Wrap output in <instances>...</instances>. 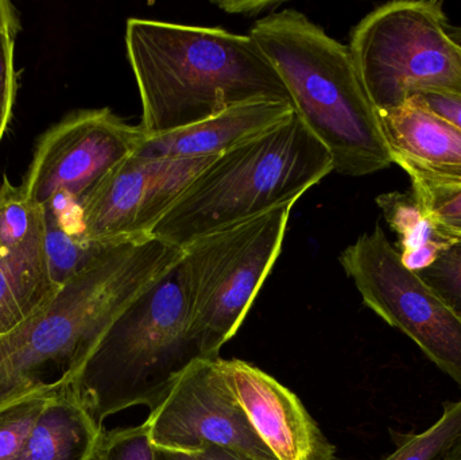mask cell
<instances>
[{"instance_id":"obj_1","label":"cell","mask_w":461,"mask_h":460,"mask_svg":"<svg viewBox=\"0 0 461 460\" xmlns=\"http://www.w3.org/2000/svg\"><path fill=\"white\" fill-rule=\"evenodd\" d=\"M183 257L156 238L105 246L27 320L0 335V408L69 388L105 329Z\"/></svg>"},{"instance_id":"obj_2","label":"cell","mask_w":461,"mask_h":460,"mask_svg":"<svg viewBox=\"0 0 461 460\" xmlns=\"http://www.w3.org/2000/svg\"><path fill=\"white\" fill-rule=\"evenodd\" d=\"M124 41L140 91V126L146 140L180 131L246 103H290L276 68L249 34L130 18Z\"/></svg>"},{"instance_id":"obj_3","label":"cell","mask_w":461,"mask_h":460,"mask_svg":"<svg viewBox=\"0 0 461 460\" xmlns=\"http://www.w3.org/2000/svg\"><path fill=\"white\" fill-rule=\"evenodd\" d=\"M249 37L270 59L298 118L332 157L333 172L363 177L393 165L348 46L300 11H273Z\"/></svg>"},{"instance_id":"obj_4","label":"cell","mask_w":461,"mask_h":460,"mask_svg":"<svg viewBox=\"0 0 461 460\" xmlns=\"http://www.w3.org/2000/svg\"><path fill=\"white\" fill-rule=\"evenodd\" d=\"M333 173L332 157L297 113L211 162L154 227L175 248L295 204Z\"/></svg>"},{"instance_id":"obj_5","label":"cell","mask_w":461,"mask_h":460,"mask_svg":"<svg viewBox=\"0 0 461 460\" xmlns=\"http://www.w3.org/2000/svg\"><path fill=\"white\" fill-rule=\"evenodd\" d=\"M203 356L181 259L105 329L69 391L103 427L105 419L129 408L153 410Z\"/></svg>"},{"instance_id":"obj_6","label":"cell","mask_w":461,"mask_h":460,"mask_svg":"<svg viewBox=\"0 0 461 460\" xmlns=\"http://www.w3.org/2000/svg\"><path fill=\"white\" fill-rule=\"evenodd\" d=\"M348 48L375 113L421 92L461 96V45L438 0L379 5L354 27Z\"/></svg>"},{"instance_id":"obj_7","label":"cell","mask_w":461,"mask_h":460,"mask_svg":"<svg viewBox=\"0 0 461 460\" xmlns=\"http://www.w3.org/2000/svg\"><path fill=\"white\" fill-rule=\"evenodd\" d=\"M293 207L282 205L184 248L192 329L203 356H221L240 329L281 254Z\"/></svg>"},{"instance_id":"obj_8","label":"cell","mask_w":461,"mask_h":460,"mask_svg":"<svg viewBox=\"0 0 461 460\" xmlns=\"http://www.w3.org/2000/svg\"><path fill=\"white\" fill-rule=\"evenodd\" d=\"M366 307L413 340L461 388V320L403 265L400 251L376 224L339 257Z\"/></svg>"},{"instance_id":"obj_9","label":"cell","mask_w":461,"mask_h":460,"mask_svg":"<svg viewBox=\"0 0 461 460\" xmlns=\"http://www.w3.org/2000/svg\"><path fill=\"white\" fill-rule=\"evenodd\" d=\"M145 140L140 126L110 108L73 111L38 140L22 192L41 208L59 192L81 200Z\"/></svg>"},{"instance_id":"obj_10","label":"cell","mask_w":461,"mask_h":460,"mask_svg":"<svg viewBox=\"0 0 461 460\" xmlns=\"http://www.w3.org/2000/svg\"><path fill=\"white\" fill-rule=\"evenodd\" d=\"M221 359H196L175 381L146 420L151 442L178 451L218 445L255 460H278L249 423Z\"/></svg>"},{"instance_id":"obj_11","label":"cell","mask_w":461,"mask_h":460,"mask_svg":"<svg viewBox=\"0 0 461 460\" xmlns=\"http://www.w3.org/2000/svg\"><path fill=\"white\" fill-rule=\"evenodd\" d=\"M215 159L132 154L80 200L86 242L105 246L151 238L165 213Z\"/></svg>"},{"instance_id":"obj_12","label":"cell","mask_w":461,"mask_h":460,"mask_svg":"<svg viewBox=\"0 0 461 460\" xmlns=\"http://www.w3.org/2000/svg\"><path fill=\"white\" fill-rule=\"evenodd\" d=\"M221 362L249 423L276 459H336V446L297 394L249 362L238 358H221Z\"/></svg>"},{"instance_id":"obj_13","label":"cell","mask_w":461,"mask_h":460,"mask_svg":"<svg viewBox=\"0 0 461 460\" xmlns=\"http://www.w3.org/2000/svg\"><path fill=\"white\" fill-rule=\"evenodd\" d=\"M376 116L393 164L411 180L461 184V131L433 113L419 95Z\"/></svg>"},{"instance_id":"obj_14","label":"cell","mask_w":461,"mask_h":460,"mask_svg":"<svg viewBox=\"0 0 461 460\" xmlns=\"http://www.w3.org/2000/svg\"><path fill=\"white\" fill-rule=\"evenodd\" d=\"M292 103L258 100L180 131L145 140L137 156L145 158H218L230 149L279 126L292 118Z\"/></svg>"},{"instance_id":"obj_15","label":"cell","mask_w":461,"mask_h":460,"mask_svg":"<svg viewBox=\"0 0 461 460\" xmlns=\"http://www.w3.org/2000/svg\"><path fill=\"white\" fill-rule=\"evenodd\" d=\"M0 258L48 300L56 292L45 254L43 210L27 202L21 186L0 184Z\"/></svg>"},{"instance_id":"obj_16","label":"cell","mask_w":461,"mask_h":460,"mask_svg":"<svg viewBox=\"0 0 461 460\" xmlns=\"http://www.w3.org/2000/svg\"><path fill=\"white\" fill-rule=\"evenodd\" d=\"M103 431L68 388L48 400L15 460H94Z\"/></svg>"},{"instance_id":"obj_17","label":"cell","mask_w":461,"mask_h":460,"mask_svg":"<svg viewBox=\"0 0 461 460\" xmlns=\"http://www.w3.org/2000/svg\"><path fill=\"white\" fill-rule=\"evenodd\" d=\"M390 229L400 237V254L403 265L420 272L457 239L428 216L413 192H390L376 197Z\"/></svg>"},{"instance_id":"obj_18","label":"cell","mask_w":461,"mask_h":460,"mask_svg":"<svg viewBox=\"0 0 461 460\" xmlns=\"http://www.w3.org/2000/svg\"><path fill=\"white\" fill-rule=\"evenodd\" d=\"M390 434L395 450L381 460H446L461 437V400L444 402L443 415L421 434Z\"/></svg>"},{"instance_id":"obj_19","label":"cell","mask_w":461,"mask_h":460,"mask_svg":"<svg viewBox=\"0 0 461 460\" xmlns=\"http://www.w3.org/2000/svg\"><path fill=\"white\" fill-rule=\"evenodd\" d=\"M42 210L49 275L53 285L59 288L73 275L80 273L108 245L78 242L59 229L46 208Z\"/></svg>"},{"instance_id":"obj_20","label":"cell","mask_w":461,"mask_h":460,"mask_svg":"<svg viewBox=\"0 0 461 460\" xmlns=\"http://www.w3.org/2000/svg\"><path fill=\"white\" fill-rule=\"evenodd\" d=\"M51 396L35 392L0 408V460H15Z\"/></svg>"},{"instance_id":"obj_21","label":"cell","mask_w":461,"mask_h":460,"mask_svg":"<svg viewBox=\"0 0 461 460\" xmlns=\"http://www.w3.org/2000/svg\"><path fill=\"white\" fill-rule=\"evenodd\" d=\"M45 302L0 258V335L13 331Z\"/></svg>"},{"instance_id":"obj_22","label":"cell","mask_w":461,"mask_h":460,"mask_svg":"<svg viewBox=\"0 0 461 460\" xmlns=\"http://www.w3.org/2000/svg\"><path fill=\"white\" fill-rule=\"evenodd\" d=\"M411 192L430 219L449 234L461 238V184L411 180Z\"/></svg>"},{"instance_id":"obj_23","label":"cell","mask_w":461,"mask_h":460,"mask_svg":"<svg viewBox=\"0 0 461 460\" xmlns=\"http://www.w3.org/2000/svg\"><path fill=\"white\" fill-rule=\"evenodd\" d=\"M417 275L461 320V238Z\"/></svg>"},{"instance_id":"obj_24","label":"cell","mask_w":461,"mask_h":460,"mask_svg":"<svg viewBox=\"0 0 461 460\" xmlns=\"http://www.w3.org/2000/svg\"><path fill=\"white\" fill-rule=\"evenodd\" d=\"M94 460H156L148 423L103 431Z\"/></svg>"},{"instance_id":"obj_25","label":"cell","mask_w":461,"mask_h":460,"mask_svg":"<svg viewBox=\"0 0 461 460\" xmlns=\"http://www.w3.org/2000/svg\"><path fill=\"white\" fill-rule=\"evenodd\" d=\"M21 22L0 24V142L10 127L16 96V72L14 67L15 38Z\"/></svg>"},{"instance_id":"obj_26","label":"cell","mask_w":461,"mask_h":460,"mask_svg":"<svg viewBox=\"0 0 461 460\" xmlns=\"http://www.w3.org/2000/svg\"><path fill=\"white\" fill-rule=\"evenodd\" d=\"M42 208H46L53 216L62 231L78 242L88 243L86 239V224L81 202L73 194L59 192L54 194Z\"/></svg>"},{"instance_id":"obj_27","label":"cell","mask_w":461,"mask_h":460,"mask_svg":"<svg viewBox=\"0 0 461 460\" xmlns=\"http://www.w3.org/2000/svg\"><path fill=\"white\" fill-rule=\"evenodd\" d=\"M156 447V446H154ZM156 460H255L238 451L218 445H205L199 450L178 451L156 447Z\"/></svg>"},{"instance_id":"obj_28","label":"cell","mask_w":461,"mask_h":460,"mask_svg":"<svg viewBox=\"0 0 461 460\" xmlns=\"http://www.w3.org/2000/svg\"><path fill=\"white\" fill-rule=\"evenodd\" d=\"M425 104L443 116L447 121L451 122L454 126L461 131V96L460 95L448 94V92H421L417 94Z\"/></svg>"},{"instance_id":"obj_29","label":"cell","mask_w":461,"mask_h":460,"mask_svg":"<svg viewBox=\"0 0 461 460\" xmlns=\"http://www.w3.org/2000/svg\"><path fill=\"white\" fill-rule=\"evenodd\" d=\"M219 7L223 8L226 13L243 14V15H255V14L263 13V11H276L281 3L276 2H259V0H243V2H219Z\"/></svg>"},{"instance_id":"obj_30","label":"cell","mask_w":461,"mask_h":460,"mask_svg":"<svg viewBox=\"0 0 461 460\" xmlns=\"http://www.w3.org/2000/svg\"><path fill=\"white\" fill-rule=\"evenodd\" d=\"M446 460H461V437L457 440L456 445L454 446Z\"/></svg>"},{"instance_id":"obj_31","label":"cell","mask_w":461,"mask_h":460,"mask_svg":"<svg viewBox=\"0 0 461 460\" xmlns=\"http://www.w3.org/2000/svg\"><path fill=\"white\" fill-rule=\"evenodd\" d=\"M0 184H2V183H0Z\"/></svg>"}]
</instances>
